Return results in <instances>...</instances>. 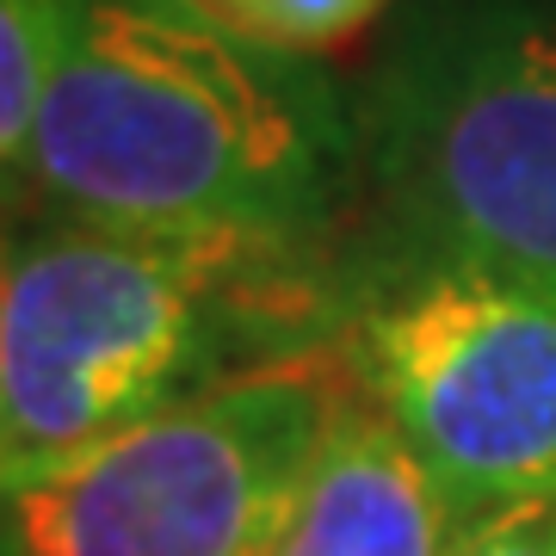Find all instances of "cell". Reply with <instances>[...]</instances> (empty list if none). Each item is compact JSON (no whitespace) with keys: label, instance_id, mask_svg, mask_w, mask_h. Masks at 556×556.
I'll use <instances>...</instances> for the list:
<instances>
[{"label":"cell","instance_id":"obj_1","mask_svg":"<svg viewBox=\"0 0 556 556\" xmlns=\"http://www.w3.org/2000/svg\"><path fill=\"white\" fill-rule=\"evenodd\" d=\"M25 179L80 223L285 248H328L365 192L334 75L211 0H80Z\"/></svg>","mask_w":556,"mask_h":556},{"label":"cell","instance_id":"obj_2","mask_svg":"<svg viewBox=\"0 0 556 556\" xmlns=\"http://www.w3.org/2000/svg\"><path fill=\"white\" fill-rule=\"evenodd\" d=\"M340 254L56 217L7 248L0 477L334 346Z\"/></svg>","mask_w":556,"mask_h":556},{"label":"cell","instance_id":"obj_3","mask_svg":"<svg viewBox=\"0 0 556 556\" xmlns=\"http://www.w3.org/2000/svg\"><path fill=\"white\" fill-rule=\"evenodd\" d=\"M353 118L371 236L556 278V0H408Z\"/></svg>","mask_w":556,"mask_h":556},{"label":"cell","instance_id":"obj_4","mask_svg":"<svg viewBox=\"0 0 556 556\" xmlns=\"http://www.w3.org/2000/svg\"><path fill=\"white\" fill-rule=\"evenodd\" d=\"M328 353L464 514L556 495V278L365 229Z\"/></svg>","mask_w":556,"mask_h":556},{"label":"cell","instance_id":"obj_5","mask_svg":"<svg viewBox=\"0 0 556 556\" xmlns=\"http://www.w3.org/2000/svg\"><path fill=\"white\" fill-rule=\"evenodd\" d=\"M334 402L309 358L260 365L0 477V556H273Z\"/></svg>","mask_w":556,"mask_h":556},{"label":"cell","instance_id":"obj_6","mask_svg":"<svg viewBox=\"0 0 556 556\" xmlns=\"http://www.w3.org/2000/svg\"><path fill=\"white\" fill-rule=\"evenodd\" d=\"M470 514L358 396H340L273 556H452Z\"/></svg>","mask_w":556,"mask_h":556},{"label":"cell","instance_id":"obj_7","mask_svg":"<svg viewBox=\"0 0 556 556\" xmlns=\"http://www.w3.org/2000/svg\"><path fill=\"white\" fill-rule=\"evenodd\" d=\"M75 7L80 0H0V174H25V149L75 31Z\"/></svg>","mask_w":556,"mask_h":556},{"label":"cell","instance_id":"obj_8","mask_svg":"<svg viewBox=\"0 0 556 556\" xmlns=\"http://www.w3.org/2000/svg\"><path fill=\"white\" fill-rule=\"evenodd\" d=\"M383 7H390V0H236L229 20L248 25V31L266 38V43H285V50L316 56L328 43L365 31Z\"/></svg>","mask_w":556,"mask_h":556},{"label":"cell","instance_id":"obj_9","mask_svg":"<svg viewBox=\"0 0 556 556\" xmlns=\"http://www.w3.org/2000/svg\"><path fill=\"white\" fill-rule=\"evenodd\" d=\"M452 556H556V495H526L470 514Z\"/></svg>","mask_w":556,"mask_h":556},{"label":"cell","instance_id":"obj_10","mask_svg":"<svg viewBox=\"0 0 556 556\" xmlns=\"http://www.w3.org/2000/svg\"><path fill=\"white\" fill-rule=\"evenodd\" d=\"M0 285H7V241H0Z\"/></svg>","mask_w":556,"mask_h":556},{"label":"cell","instance_id":"obj_11","mask_svg":"<svg viewBox=\"0 0 556 556\" xmlns=\"http://www.w3.org/2000/svg\"><path fill=\"white\" fill-rule=\"evenodd\" d=\"M211 7H217V13H229V7H236V0H211Z\"/></svg>","mask_w":556,"mask_h":556}]
</instances>
